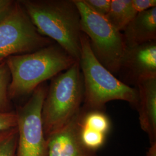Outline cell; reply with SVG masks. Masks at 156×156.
<instances>
[{
	"label": "cell",
	"mask_w": 156,
	"mask_h": 156,
	"mask_svg": "<svg viewBox=\"0 0 156 156\" xmlns=\"http://www.w3.org/2000/svg\"><path fill=\"white\" fill-rule=\"evenodd\" d=\"M86 4L94 11L106 16L109 11L111 0H84Z\"/></svg>",
	"instance_id": "e0dca14e"
},
{
	"label": "cell",
	"mask_w": 156,
	"mask_h": 156,
	"mask_svg": "<svg viewBox=\"0 0 156 156\" xmlns=\"http://www.w3.org/2000/svg\"><path fill=\"white\" fill-rule=\"evenodd\" d=\"M48 86L41 84L26 104L16 111L17 129L16 156H47L42 109Z\"/></svg>",
	"instance_id": "52a82bcc"
},
{
	"label": "cell",
	"mask_w": 156,
	"mask_h": 156,
	"mask_svg": "<svg viewBox=\"0 0 156 156\" xmlns=\"http://www.w3.org/2000/svg\"><path fill=\"white\" fill-rule=\"evenodd\" d=\"M81 17V30L89 40L97 59L114 75H117L126 46L123 34L106 17L93 11L84 0H73Z\"/></svg>",
	"instance_id": "5b68a950"
},
{
	"label": "cell",
	"mask_w": 156,
	"mask_h": 156,
	"mask_svg": "<svg viewBox=\"0 0 156 156\" xmlns=\"http://www.w3.org/2000/svg\"><path fill=\"white\" fill-rule=\"evenodd\" d=\"M146 156H156V142L150 144V146L146 152Z\"/></svg>",
	"instance_id": "ffe728a7"
},
{
	"label": "cell",
	"mask_w": 156,
	"mask_h": 156,
	"mask_svg": "<svg viewBox=\"0 0 156 156\" xmlns=\"http://www.w3.org/2000/svg\"><path fill=\"white\" fill-rule=\"evenodd\" d=\"M83 110L62 128L46 137L47 156H98L84 145L80 135Z\"/></svg>",
	"instance_id": "9c48e42d"
},
{
	"label": "cell",
	"mask_w": 156,
	"mask_h": 156,
	"mask_svg": "<svg viewBox=\"0 0 156 156\" xmlns=\"http://www.w3.org/2000/svg\"><path fill=\"white\" fill-rule=\"evenodd\" d=\"M16 126V112L0 113V133L15 128Z\"/></svg>",
	"instance_id": "ac0fdd59"
},
{
	"label": "cell",
	"mask_w": 156,
	"mask_h": 156,
	"mask_svg": "<svg viewBox=\"0 0 156 156\" xmlns=\"http://www.w3.org/2000/svg\"><path fill=\"white\" fill-rule=\"evenodd\" d=\"M83 80L78 61L51 79L43 103L46 138L66 125L82 108Z\"/></svg>",
	"instance_id": "277c9868"
},
{
	"label": "cell",
	"mask_w": 156,
	"mask_h": 156,
	"mask_svg": "<svg viewBox=\"0 0 156 156\" xmlns=\"http://www.w3.org/2000/svg\"><path fill=\"white\" fill-rule=\"evenodd\" d=\"M79 63L84 85V110L102 111L107 102L120 100L136 108V88L124 83L104 67L93 54L87 37L81 35V51Z\"/></svg>",
	"instance_id": "3957f363"
},
{
	"label": "cell",
	"mask_w": 156,
	"mask_h": 156,
	"mask_svg": "<svg viewBox=\"0 0 156 156\" xmlns=\"http://www.w3.org/2000/svg\"><path fill=\"white\" fill-rule=\"evenodd\" d=\"M136 87L140 128L147 135L150 144L156 142V78L142 80Z\"/></svg>",
	"instance_id": "30bf717a"
},
{
	"label": "cell",
	"mask_w": 156,
	"mask_h": 156,
	"mask_svg": "<svg viewBox=\"0 0 156 156\" xmlns=\"http://www.w3.org/2000/svg\"><path fill=\"white\" fill-rule=\"evenodd\" d=\"M155 6L156 0H111L105 17L114 28L122 33L139 13Z\"/></svg>",
	"instance_id": "7c38bea8"
},
{
	"label": "cell",
	"mask_w": 156,
	"mask_h": 156,
	"mask_svg": "<svg viewBox=\"0 0 156 156\" xmlns=\"http://www.w3.org/2000/svg\"><path fill=\"white\" fill-rule=\"evenodd\" d=\"M7 131H8V130H7ZM4 131H3V132H1V133H0V138H1V136H2V134L4 133Z\"/></svg>",
	"instance_id": "44dd1931"
},
{
	"label": "cell",
	"mask_w": 156,
	"mask_h": 156,
	"mask_svg": "<svg viewBox=\"0 0 156 156\" xmlns=\"http://www.w3.org/2000/svg\"><path fill=\"white\" fill-rule=\"evenodd\" d=\"M80 135L84 145L90 150L94 151H96L103 146L106 138L105 134L84 127L82 126L81 123Z\"/></svg>",
	"instance_id": "9a60e30c"
},
{
	"label": "cell",
	"mask_w": 156,
	"mask_h": 156,
	"mask_svg": "<svg viewBox=\"0 0 156 156\" xmlns=\"http://www.w3.org/2000/svg\"><path fill=\"white\" fill-rule=\"evenodd\" d=\"M17 127L4 132L0 138V156H16Z\"/></svg>",
	"instance_id": "2e32d148"
},
{
	"label": "cell",
	"mask_w": 156,
	"mask_h": 156,
	"mask_svg": "<svg viewBox=\"0 0 156 156\" xmlns=\"http://www.w3.org/2000/svg\"><path fill=\"white\" fill-rule=\"evenodd\" d=\"M52 44L38 31L19 1L0 22V64L11 56L33 52Z\"/></svg>",
	"instance_id": "8992f818"
},
{
	"label": "cell",
	"mask_w": 156,
	"mask_h": 156,
	"mask_svg": "<svg viewBox=\"0 0 156 156\" xmlns=\"http://www.w3.org/2000/svg\"><path fill=\"white\" fill-rule=\"evenodd\" d=\"M39 33L53 41L79 61L81 17L73 0L19 1Z\"/></svg>",
	"instance_id": "6da1fadb"
},
{
	"label": "cell",
	"mask_w": 156,
	"mask_h": 156,
	"mask_svg": "<svg viewBox=\"0 0 156 156\" xmlns=\"http://www.w3.org/2000/svg\"><path fill=\"white\" fill-rule=\"evenodd\" d=\"M122 34L127 48L156 41V6L139 13Z\"/></svg>",
	"instance_id": "8fae6325"
},
{
	"label": "cell",
	"mask_w": 156,
	"mask_h": 156,
	"mask_svg": "<svg viewBox=\"0 0 156 156\" xmlns=\"http://www.w3.org/2000/svg\"><path fill=\"white\" fill-rule=\"evenodd\" d=\"M11 80V73L5 62H4L0 64V113L13 111L8 93Z\"/></svg>",
	"instance_id": "5bb4252c"
},
{
	"label": "cell",
	"mask_w": 156,
	"mask_h": 156,
	"mask_svg": "<svg viewBox=\"0 0 156 156\" xmlns=\"http://www.w3.org/2000/svg\"><path fill=\"white\" fill-rule=\"evenodd\" d=\"M83 110L81 125L84 127L89 128L107 135L111 128V122L106 114L101 110L86 111Z\"/></svg>",
	"instance_id": "4fadbf2b"
},
{
	"label": "cell",
	"mask_w": 156,
	"mask_h": 156,
	"mask_svg": "<svg viewBox=\"0 0 156 156\" xmlns=\"http://www.w3.org/2000/svg\"><path fill=\"white\" fill-rule=\"evenodd\" d=\"M76 61L56 44L8 57L5 62L11 76L8 89L10 99L31 94L41 84L64 71Z\"/></svg>",
	"instance_id": "7a4b0ae2"
},
{
	"label": "cell",
	"mask_w": 156,
	"mask_h": 156,
	"mask_svg": "<svg viewBox=\"0 0 156 156\" xmlns=\"http://www.w3.org/2000/svg\"><path fill=\"white\" fill-rule=\"evenodd\" d=\"M15 2L14 0H0V22L11 11Z\"/></svg>",
	"instance_id": "d6986e66"
},
{
	"label": "cell",
	"mask_w": 156,
	"mask_h": 156,
	"mask_svg": "<svg viewBox=\"0 0 156 156\" xmlns=\"http://www.w3.org/2000/svg\"><path fill=\"white\" fill-rule=\"evenodd\" d=\"M118 73L128 85L136 86L142 80L156 78V41L126 47Z\"/></svg>",
	"instance_id": "ba28073f"
}]
</instances>
